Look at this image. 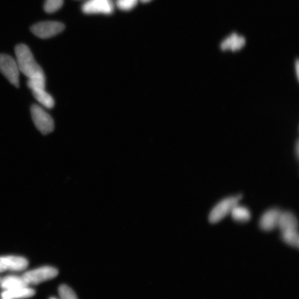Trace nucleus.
<instances>
[{
  "label": "nucleus",
  "mask_w": 299,
  "mask_h": 299,
  "mask_svg": "<svg viewBox=\"0 0 299 299\" xmlns=\"http://www.w3.org/2000/svg\"><path fill=\"white\" fill-rule=\"evenodd\" d=\"M231 214L233 220L238 222H246L249 221L251 218L250 210L238 205L234 207Z\"/></svg>",
  "instance_id": "2eb2a0df"
},
{
  "label": "nucleus",
  "mask_w": 299,
  "mask_h": 299,
  "mask_svg": "<svg viewBox=\"0 0 299 299\" xmlns=\"http://www.w3.org/2000/svg\"><path fill=\"white\" fill-rule=\"evenodd\" d=\"M31 112L35 125L43 135H47L55 129L54 121L42 108L36 104L31 106Z\"/></svg>",
  "instance_id": "f03ea898"
},
{
  "label": "nucleus",
  "mask_w": 299,
  "mask_h": 299,
  "mask_svg": "<svg viewBox=\"0 0 299 299\" xmlns=\"http://www.w3.org/2000/svg\"><path fill=\"white\" fill-rule=\"evenodd\" d=\"M63 2L64 0H46L44 5V10L47 13H53L62 8Z\"/></svg>",
  "instance_id": "f3484780"
},
{
  "label": "nucleus",
  "mask_w": 299,
  "mask_h": 299,
  "mask_svg": "<svg viewBox=\"0 0 299 299\" xmlns=\"http://www.w3.org/2000/svg\"><path fill=\"white\" fill-rule=\"evenodd\" d=\"M49 299H57V298H55V297H51V298H50Z\"/></svg>",
  "instance_id": "393cba45"
},
{
  "label": "nucleus",
  "mask_w": 299,
  "mask_h": 299,
  "mask_svg": "<svg viewBox=\"0 0 299 299\" xmlns=\"http://www.w3.org/2000/svg\"><path fill=\"white\" fill-rule=\"evenodd\" d=\"M5 270H6L5 267L0 263V273L5 271Z\"/></svg>",
  "instance_id": "4be33fe9"
},
{
  "label": "nucleus",
  "mask_w": 299,
  "mask_h": 299,
  "mask_svg": "<svg viewBox=\"0 0 299 299\" xmlns=\"http://www.w3.org/2000/svg\"><path fill=\"white\" fill-rule=\"evenodd\" d=\"M298 143H298V141H297L296 142V144H295V152H296V156L297 159L298 158V148H299Z\"/></svg>",
  "instance_id": "aec40b11"
},
{
  "label": "nucleus",
  "mask_w": 299,
  "mask_h": 299,
  "mask_svg": "<svg viewBox=\"0 0 299 299\" xmlns=\"http://www.w3.org/2000/svg\"><path fill=\"white\" fill-rule=\"evenodd\" d=\"M16 62L20 71L28 78V80L45 82V75L38 64L30 49L26 44H20L15 48Z\"/></svg>",
  "instance_id": "f257e3e1"
},
{
  "label": "nucleus",
  "mask_w": 299,
  "mask_h": 299,
  "mask_svg": "<svg viewBox=\"0 0 299 299\" xmlns=\"http://www.w3.org/2000/svg\"><path fill=\"white\" fill-rule=\"evenodd\" d=\"M138 0H117L118 8L123 11H130L135 7Z\"/></svg>",
  "instance_id": "6ab92c4d"
},
{
  "label": "nucleus",
  "mask_w": 299,
  "mask_h": 299,
  "mask_svg": "<svg viewBox=\"0 0 299 299\" xmlns=\"http://www.w3.org/2000/svg\"><path fill=\"white\" fill-rule=\"evenodd\" d=\"M61 299H78L74 291L67 285H61L59 289Z\"/></svg>",
  "instance_id": "a211bd4d"
},
{
  "label": "nucleus",
  "mask_w": 299,
  "mask_h": 299,
  "mask_svg": "<svg viewBox=\"0 0 299 299\" xmlns=\"http://www.w3.org/2000/svg\"><path fill=\"white\" fill-rule=\"evenodd\" d=\"M1 280H2V279H1V278H0V282H1Z\"/></svg>",
  "instance_id": "a878e982"
},
{
  "label": "nucleus",
  "mask_w": 299,
  "mask_h": 299,
  "mask_svg": "<svg viewBox=\"0 0 299 299\" xmlns=\"http://www.w3.org/2000/svg\"><path fill=\"white\" fill-rule=\"evenodd\" d=\"M35 99L43 106L51 109L55 106L53 97L45 91V88H34L31 90Z\"/></svg>",
  "instance_id": "4468645a"
},
{
  "label": "nucleus",
  "mask_w": 299,
  "mask_h": 299,
  "mask_svg": "<svg viewBox=\"0 0 299 299\" xmlns=\"http://www.w3.org/2000/svg\"><path fill=\"white\" fill-rule=\"evenodd\" d=\"M282 212L278 208H271L266 211L259 221V227L261 230L269 232L278 228Z\"/></svg>",
  "instance_id": "6e6552de"
},
{
  "label": "nucleus",
  "mask_w": 299,
  "mask_h": 299,
  "mask_svg": "<svg viewBox=\"0 0 299 299\" xmlns=\"http://www.w3.org/2000/svg\"><path fill=\"white\" fill-rule=\"evenodd\" d=\"M22 277L10 276L2 279L0 286L5 290H11L28 286Z\"/></svg>",
  "instance_id": "ddd939ff"
},
{
  "label": "nucleus",
  "mask_w": 299,
  "mask_h": 299,
  "mask_svg": "<svg viewBox=\"0 0 299 299\" xmlns=\"http://www.w3.org/2000/svg\"><path fill=\"white\" fill-rule=\"evenodd\" d=\"M245 38L237 34L229 35L220 44L223 50H236L242 48L246 44Z\"/></svg>",
  "instance_id": "9b49d317"
},
{
  "label": "nucleus",
  "mask_w": 299,
  "mask_h": 299,
  "mask_svg": "<svg viewBox=\"0 0 299 299\" xmlns=\"http://www.w3.org/2000/svg\"><path fill=\"white\" fill-rule=\"evenodd\" d=\"M65 29V25L62 23L45 21L34 24L31 27V31L40 39H46L60 34Z\"/></svg>",
  "instance_id": "423d86ee"
},
{
  "label": "nucleus",
  "mask_w": 299,
  "mask_h": 299,
  "mask_svg": "<svg viewBox=\"0 0 299 299\" xmlns=\"http://www.w3.org/2000/svg\"><path fill=\"white\" fill-rule=\"evenodd\" d=\"M0 263L5 267L6 270L12 271L23 270L29 265L26 258L13 256L0 257Z\"/></svg>",
  "instance_id": "1a4fd4ad"
},
{
  "label": "nucleus",
  "mask_w": 299,
  "mask_h": 299,
  "mask_svg": "<svg viewBox=\"0 0 299 299\" xmlns=\"http://www.w3.org/2000/svg\"><path fill=\"white\" fill-rule=\"evenodd\" d=\"M138 2H141L142 3H148L152 1V0H138Z\"/></svg>",
  "instance_id": "5701e85b"
},
{
  "label": "nucleus",
  "mask_w": 299,
  "mask_h": 299,
  "mask_svg": "<svg viewBox=\"0 0 299 299\" xmlns=\"http://www.w3.org/2000/svg\"><path fill=\"white\" fill-rule=\"evenodd\" d=\"M278 228L281 233L297 231L298 222L296 216L290 212H282Z\"/></svg>",
  "instance_id": "9d476101"
},
{
  "label": "nucleus",
  "mask_w": 299,
  "mask_h": 299,
  "mask_svg": "<svg viewBox=\"0 0 299 299\" xmlns=\"http://www.w3.org/2000/svg\"><path fill=\"white\" fill-rule=\"evenodd\" d=\"M282 238L285 243L291 247L298 248L299 236L297 231L283 232Z\"/></svg>",
  "instance_id": "dca6fc26"
},
{
  "label": "nucleus",
  "mask_w": 299,
  "mask_h": 299,
  "mask_svg": "<svg viewBox=\"0 0 299 299\" xmlns=\"http://www.w3.org/2000/svg\"><path fill=\"white\" fill-rule=\"evenodd\" d=\"M298 60H297L295 62V68H296V76L297 78L298 79Z\"/></svg>",
  "instance_id": "412c9836"
},
{
  "label": "nucleus",
  "mask_w": 299,
  "mask_h": 299,
  "mask_svg": "<svg viewBox=\"0 0 299 299\" xmlns=\"http://www.w3.org/2000/svg\"><path fill=\"white\" fill-rule=\"evenodd\" d=\"M241 195L227 197L221 201L210 212L208 220L211 224L220 222L228 214L231 213L235 206L238 205V201L241 199Z\"/></svg>",
  "instance_id": "7ed1b4c3"
},
{
  "label": "nucleus",
  "mask_w": 299,
  "mask_h": 299,
  "mask_svg": "<svg viewBox=\"0 0 299 299\" xmlns=\"http://www.w3.org/2000/svg\"><path fill=\"white\" fill-rule=\"evenodd\" d=\"M86 14H106L113 13L114 5L112 0H88L81 8Z\"/></svg>",
  "instance_id": "0eeeda50"
},
{
  "label": "nucleus",
  "mask_w": 299,
  "mask_h": 299,
  "mask_svg": "<svg viewBox=\"0 0 299 299\" xmlns=\"http://www.w3.org/2000/svg\"><path fill=\"white\" fill-rule=\"evenodd\" d=\"M36 294L34 289L26 287L5 290L2 293V297L10 299H22L33 297Z\"/></svg>",
  "instance_id": "f8f14e48"
},
{
  "label": "nucleus",
  "mask_w": 299,
  "mask_h": 299,
  "mask_svg": "<svg viewBox=\"0 0 299 299\" xmlns=\"http://www.w3.org/2000/svg\"><path fill=\"white\" fill-rule=\"evenodd\" d=\"M2 299H10V298H6V297H2Z\"/></svg>",
  "instance_id": "b1692460"
},
{
  "label": "nucleus",
  "mask_w": 299,
  "mask_h": 299,
  "mask_svg": "<svg viewBox=\"0 0 299 299\" xmlns=\"http://www.w3.org/2000/svg\"><path fill=\"white\" fill-rule=\"evenodd\" d=\"M59 271L52 266H43L25 273L22 276L25 282L29 285H37L56 277Z\"/></svg>",
  "instance_id": "39448f33"
},
{
  "label": "nucleus",
  "mask_w": 299,
  "mask_h": 299,
  "mask_svg": "<svg viewBox=\"0 0 299 299\" xmlns=\"http://www.w3.org/2000/svg\"><path fill=\"white\" fill-rule=\"evenodd\" d=\"M0 71L12 85L17 88L20 86V69L12 57L0 54Z\"/></svg>",
  "instance_id": "20e7f679"
}]
</instances>
